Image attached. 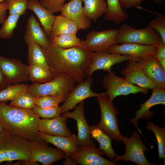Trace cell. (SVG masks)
Listing matches in <instances>:
<instances>
[{
  "label": "cell",
  "instance_id": "cell-21",
  "mask_svg": "<svg viewBox=\"0 0 165 165\" xmlns=\"http://www.w3.org/2000/svg\"><path fill=\"white\" fill-rule=\"evenodd\" d=\"M24 38L27 44L35 43L43 48L50 47L49 39L42 28L38 21L32 15L28 19Z\"/></svg>",
  "mask_w": 165,
  "mask_h": 165
},
{
  "label": "cell",
  "instance_id": "cell-22",
  "mask_svg": "<svg viewBox=\"0 0 165 165\" xmlns=\"http://www.w3.org/2000/svg\"><path fill=\"white\" fill-rule=\"evenodd\" d=\"M66 119L60 115L51 119H40L38 130L49 135L69 137L72 134L67 126Z\"/></svg>",
  "mask_w": 165,
  "mask_h": 165
},
{
  "label": "cell",
  "instance_id": "cell-2",
  "mask_svg": "<svg viewBox=\"0 0 165 165\" xmlns=\"http://www.w3.org/2000/svg\"><path fill=\"white\" fill-rule=\"evenodd\" d=\"M39 119L32 109L14 107L0 101V122L7 130L31 142L45 141L39 133Z\"/></svg>",
  "mask_w": 165,
  "mask_h": 165
},
{
  "label": "cell",
  "instance_id": "cell-1",
  "mask_svg": "<svg viewBox=\"0 0 165 165\" xmlns=\"http://www.w3.org/2000/svg\"><path fill=\"white\" fill-rule=\"evenodd\" d=\"M42 48L50 70L56 75H69L78 84L85 80L95 52L82 46L68 49L51 47Z\"/></svg>",
  "mask_w": 165,
  "mask_h": 165
},
{
  "label": "cell",
  "instance_id": "cell-18",
  "mask_svg": "<svg viewBox=\"0 0 165 165\" xmlns=\"http://www.w3.org/2000/svg\"><path fill=\"white\" fill-rule=\"evenodd\" d=\"M157 46L147 45L130 43L120 45L116 44L110 46L107 52L109 53L125 55L137 58L154 56Z\"/></svg>",
  "mask_w": 165,
  "mask_h": 165
},
{
  "label": "cell",
  "instance_id": "cell-7",
  "mask_svg": "<svg viewBox=\"0 0 165 165\" xmlns=\"http://www.w3.org/2000/svg\"><path fill=\"white\" fill-rule=\"evenodd\" d=\"M121 141L125 144V152L122 155H116L112 161L113 162L116 163L120 160H122L125 162L130 161L138 165L155 164L149 162L146 158L144 152L148 149L143 143L137 130H134L130 138L122 136Z\"/></svg>",
  "mask_w": 165,
  "mask_h": 165
},
{
  "label": "cell",
  "instance_id": "cell-4",
  "mask_svg": "<svg viewBox=\"0 0 165 165\" xmlns=\"http://www.w3.org/2000/svg\"><path fill=\"white\" fill-rule=\"evenodd\" d=\"M76 82L70 75L59 74L47 82H32L27 91L35 97L45 96H59L66 100L69 93L75 87Z\"/></svg>",
  "mask_w": 165,
  "mask_h": 165
},
{
  "label": "cell",
  "instance_id": "cell-30",
  "mask_svg": "<svg viewBox=\"0 0 165 165\" xmlns=\"http://www.w3.org/2000/svg\"><path fill=\"white\" fill-rule=\"evenodd\" d=\"M28 69L29 80L32 82H47L56 75L50 69L40 66L29 65Z\"/></svg>",
  "mask_w": 165,
  "mask_h": 165
},
{
  "label": "cell",
  "instance_id": "cell-40",
  "mask_svg": "<svg viewBox=\"0 0 165 165\" xmlns=\"http://www.w3.org/2000/svg\"><path fill=\"white\" fill-rule=\"evenodd\" d=\"M66 0H40L41 5L53 14L60 12Z\"/></svg>",
  "mask_w": 165,
  "mask_h": 165
},
{
  "label": "cell",
  "instance_id": "cell-14",
  "mask_svg": "<svg viewBox=\"0 0 165 165\" xmlns=\"http://www.w3.org/2000/svg\"><path fill=\"white\" fill-rule=\"evenodd\" d=\"M84 103L82 101L72 112H67L63 113L61 116L67 119L72 118L76 122L78 133L77 141L79 146H89L94 144L90 138L91 127L88 124L84 116Z\"/></svg>",
  "mask_w": 165,
  "mask_h": 165
},
{
  "label": "cell",
  "instance_id": "cell-36",
  "mask_svg": "<svg viewBox=\"0 0 165 165\" xmlns=\"http://www.w3.org/2000/svg\"><path fill=\"white\" fill-rule=\"evenodd\" d=\"M66 99L59 96H45L35 97L36 106L43 108H50L58 106V104L64 102Z\"/></svg>",
  "mask_w": 165,
  "mask_h": 165
},
{
  "label": "cell",
  "instance_id": "cell-41",
  "mask_svg": "<svg viewBox=\"0 0 165 165\" xmlns=\"http://www.w3.org/2000/svg\"><path fill=\"white\" fill-rule=\"evenodd\" d=\"M143 0H119V4L123 9H128L132 7H137ZM156 3L162 4L163 0H152Z\"/></svg>",
  "mask_w": 165,
  "mask_h": 165
},
{
  "label": "cell",
  "instance_id": "cell-8",
  "mask_svg": "<svg viewBox=\"0 0 165 165\" xmlns=\"http://www.w3.org/2000/svg\"><path fill=\"white\" fill-rule=\"evenodd\" d=\"M0 69L6 85H13L30 81L28 66L20 60L0 55Z\"/></svg>",
  "mask_w": 165,
  "mask_h": 165
},
{
  "label": "cell",
  "instance_id": "cell-15",
  "mask_svg": "<svg viewBox=\"0 0 165 165\" xmlns=\"http://www.w3.org/2000/svg\"><path fill=\"white\" fill-rule=\"evenodd\" d=\"M104 154L95 144L89 146H80L77 152L71 158L81 165H117L118 164L101 157Z\"/></svg>",
  "mask_w": 165,
  "mask_h": 165
},
{
  "label": "cell",
  "instance_id": "cell-45",
  "mask_svg": "<svg viewBox=\"0 0 165 165\" xmlns=\"http://www.w3.org/2000/svg\"><path fill=\"white\" fill-rule=\"evenodd\" d=\"M6 87L7 86L4 82L0 69V91L5 89Z\"/></svg>",
  "mask_w": 165,
  "mask_h": 165
},
{
  "label": "cell",
  "instance_id": "cell-39",
  "mask_svg": "<svg viewBox=\"0 0 165 165\" xmlns=\"http://www.w3.org/2000/svg\"><path fill=\"white\" fill-rule=\"evenodd\" d=\"M148 26L159 33L161 38L162 42L165 43V16L159 15L151 21Z\"/></svg>",
  "mask_w": 165,
  "mask_h": 165
},
{
  "label": "cell",
  "instance_id": "cell-3",
  "mask_svg": "<svg viewBox=\"0 0 165 165\" xmlns=\"http://www.w3.org/2000/svg\"><path fill=\"white\" fill-rule=\"evenodd\" d=\"M31 143L7 130L0 133V163L18 160L26 165L31 159Z\"/></svg>",
  "mask_w": 165,
  "mask_h": 165
},
{
  "label": "cell",
  "instance_id": "cell-44",
  "mask_svg": "<svg viewBox=\"0 0 165 165\" xmlns=\"http://www.w3.org/2000/svg\"><path fill=\"white\" fill-rule=\"evenodd\" d=\"M65 160L62 162L64 165H76L77 163L73 160L71 157L65 156Z\"/></svg>",
  "mask_w": 165,
  "mask_h": 165
},
{
  "label": "cell",
  "instance_id": "cell-12",
  "mask_svg": "<svg viewBox=\"0 0 165 165\" xmlns=\"http://www.w3.org/2000/svg\"><path fill=\"white\" fill-rule=\"evenodd\" d=\"M46 141L31 143V159L26 165L37 162L43 165H51L64 158L65 154L61 149L48 147Z\"/></svg>",
  "mask_w": 165,
  "mask_h": 165
},
{
  "label": "cell",
  "instance_id": "cell-9",
  "mask_svg": "<svg viewBox=\"0 0 165 165\" xmlns=\"http://www.w3.org/2000/svg\"><path fill=\"white\" fill-rule=\"evenodd\" d=\"M102 84L107 90L108 98L112 101L119 96H126L139 92L146 95L148 92V90L129 82L125 78L117 76L112 71L103 78Z\"/></svg>",
  "mask_w": 165,
  "mask_h": 165
},
{
  "label": "cell",
  "instance_id": "cell-46",
  "mask_svg": "<svg viewBox=\"0 0 165 165\" xmlns=\"http://www.w3.org/2000/svg\"><path fill=\"white\" fill-rule=\"evenodd\" d=\"M157 59L161 67L165 71V59Z\"/></svg>",
  "mask_w": 165,
  "mask_h": 165
},
{
  "label": "cell",
  "instance_id": "cell-13",
  "mask_svg": "<svg viewBox=\"0 0 165 165\" xmlns=\"http://www.w3.org/2000/svg\"><path fill=\"white\" fill-rule=\"evenodd\" d=\"M125 55L111 53L107 52H95L86 73V77H91L93 73L98 70H102L108 73L112 71V67L117 63L136 59Z\"/></svg>",
  "mask_w": 165,
  "mask_h": 165
},
{
  "label": "cell",
  "instance_id": "cell-42",
  "mask_svg": "<svg viewBox=\"0 0 165 165\" xmlns=\"http://www.w3.org/2000/svg\"><path fill=\"white\" fill-rule=\"evenodd\" d=\"M154 56L157 59H165V43L161 42L157 46Z\"/></svg>",
  "mask_w": 165,
  "mask_h": 165
},
{
  "label": "cell",
  "instance_id": "cell-25",
  "mask_svg": "<svg viewBox=\"0 0 165 165\" xmlns=\"http://www.w3.org/2000/svg\"><path fill=\"white\" fill-rule=\"evenodd\" d=\"M90 135L98 142L100 149L108 159L112 161L117 155L113 149L112 144V139L105 134L97 126L93 125L90 126Z\"/></svg>",
  "mask_w": 165,
  "mask_h": 165
},
{
  "label": "cell",
  "instance_id": "cell-17",
  "mask_svg": "<svg viewBox=\"0 0 165 165\" xmlns=\"http://www.w3.org/2000/svg\"><path fill=\"white\" fill-rule=\"evenodd\" d=\"M82 0H71L64 4L60 12L61 14L74 22L79 30H85L91 26V20L85 14Z\"/></svg>",
  "mask_w": 165,
  "mask_h": 165
},
{
  "label": "cell",
  "instance_id": "cell-34",
  "mask_svg": "<svg viewBox=\"0 0 165 165\" xmlns=\"http://www.w3.org/2000/svg\"><path fill=\"white\" fill-rule=\"evenodd\" d=\"M30 85L24 83L13 85H8L0 91V101H11L20 94L27 90Z\"/></svg>",
  "mask_w": 165,
  "mask_h": 165
},
{
  "label": "cell",
  "instance_id": "cell-11",
  "mask_svg": "<svg viewBox=\"0 0 165 165\" xmlns=\"http://www.w3.org/2000/svg\"><path fill=\"white\" fill-rule=\"evenodd\" d=\"M93 81V79L91 77H87L83 82L75 86L69 94L64 103L60 107L61 114L75 109L78 104L87 98L97 97H108L106 92L97 93L91 90V87Z\"/></svg>",
  "mask_w": 165,
  "mask_h": 165
},
{
  "label": "cell",
  "instance_id": "cell-20",
  "mask_svg": "<svg viewBox=\"0 0 165 165\" xmlns=\"http://www.w3.org/2000/svg\"><path fill=\"white\" fill-rule=\"evenodd\" d=\"M136 59L127 61L126 67L121 70L122 75L129 82L146 90L155 88L153 83L145 75Z\"/></svg>",
  "mask_w": 165,
  "mask_h": 165
},
{
  "label": "cell",
  "instance_id": "cell-10",
  "mask_svg": "<svg viewBox=\"0 0 165 165\" xmlns=\"http://www.w3.org/2000/svg\"><path fill=\"white\" fill-rule=\"evenodd\" d=\"M118 29H110L101 31L92 30L82 41L81 46L94 52H105L112 45L117 44Z\"/></svg>",
  "mask_w": 165,
  "mask_h": 165
},
{
  "label": "cell",
  "instance_id": "cell-33",
  "mask_svg": "<svg viewBox=\"0 0 165 165\" xmlns=\"http://www.w3.org/2000/svg\"><path fill=\"white\" fill-rule=\"evenodd\" d=\"M35 97L28 91L17 95L11 101L9 105L21 108L32 109L35 106Z\"/></svg>",
  "mask_w": 165,
  "mask_h": 165
},
{
  "label": "cell",
  "instance_id": "cell-16",
  "mask_svg": "<svg viewBox=\"0 0 165 165\" xmlns=\"http://www.w3.org/2000/svg\"><path fill=\"white\" fill-rule=\"evenodd\" d=\"M136 61L145 75L155 88L165 89V71L154 56L137 58Z\"/></svg>",
  "mask_w": 165,
  "mask_h": 165
},
{
  "label": "cell",
  "instance_id": "cell-29",
  "mask_svg": "<svg viewBox=\"0 0 165 165\" xmlns=\"http://www.w3.org/2000/svg\"><path fill=\"white\" fill-rule=\"evenodd\" d=\"M50 47L68 49L81 46L82 41L76 34H62L50 38Z\"/></svg>",
  "mask_w": 165,
  "mask_h": 165
},
{
  "label": "cell",
  "instance_id": "cell-5",
  "mask_svg": "<svg viewBox=\"0 0 165 165\" xmlns=\"http://www.w3.org/2000/svg\"><path fill=\"white\" fill-rule=\"evenodd\" d=\"M96 97L101 112V118L97 126L112 140L121 142L122 136L119 127L118 112L113 101L106 97Z\"/></svg>",
  "mask_w": 165,
  "mask_h": 165
},
{
  "label": "cell",
  "instance_id": "cell-47",
  "mask_svg": "<svg viewBox=\"0 0 165 165\" xmlns=\"http://www.w3.org/2000/svg\"><path fill=\"white\" fill-rule=\"evenodd\" d=\"M7 130L4 126L0 122V133Z\"/></svg>",
  "mask_w": 165,
  "mask_h": 165
},
{
  "label": "cell",
  "instance_id": "cell-28",
  "mask_svg": "<svg viewBox=\"0 0 165 165\" xmlns=\"http://www.w3.org/2000/svg\"><path fill=\"white\" fill-rule=\"evenodd\" d=\"M107 10L104 17L105 20L120 24L128 17V14L121 7L119 0H106Z\"/></svg>",
  "mask_w": 165,
  "mask_h": 165
},
{
  "label": "cell",
  "instance_id": "cell-26",
  "mask_svg": "<svg viewBox=\"0 0 165 165\" xmlns=\"http://www.w3.org/2000/svg\"><path fill=\"white\" fill-rule=\"evenodd\" d=\"M79 30L76 24L61 14L56 16L50 38L62 34H76Z\"/></svg>",
  "mask_w": 165,
  "mask_h": 165
},
{
  "label": "cell",
  "instance_id": "cell-37",
  "mask_svg": "<svg viewBox=\"0 0 165 165\" xmlns=\"http://www.w3.org/2000/svg\"><path fill=\"white\" fill-rule=\"evenodd\" d=\"M7 3L9 15L17 14L20 16L26 14L28 0H6Z\"/></svg>",
  "mask_w": 165,
  "mask_h": 165
},
{
  "label": "cell",
  "instance_id": "cell-48",
  "mask_svg": "<svg viewBox=\"0 0 165 165\" xmlns=\"http://www.w3.org/2000/svg\"><path fill=\"white\" fill-rule=\"evenodd\" d=\"M5 0H0V3L4 2Z\"/></svg>",
  "mask_w": 165,
  "mask_h": 165
},
{
  "label": "cell",
  "instance_id": "cell-24",
  "mask_svg": "<svg viewBox=\"0 0 165 165\" xmlns=\"http://www.w3.org/2000/svg\"><path fill=\"white\" fill-rule=\"evenodd\" d=\"M27 8L36 15L43 28L45 34L50 38L56 16L44 8L38 0H28Z\"/></svg>",
  "mask_w": 165,
  "mask_h": 165
},
{
  "label": "cell",
  "instance_id": "cell-43",
  "mask_svg": "<svg viewBox=\"0 0 165 165\" xmlns=\"http://www.w3.org/2000/svg\"><path fill=\"white\" fill-rule=\"evenodd\" d=\"M7 8V3L6 0L0 3V24H2L6 18Z\"/></svg>",
  "mask_w": 165,
  "mask_h": 165
},
{
  "label": "cell",
  "instance_id": "cell-27",
  "mask_svg": "<svg viewBox=\"0 0 165 165\" xmlns=\"http://www.w3.org/2000/svg\"><path fill=\"white\" fill-rule=\"evenodd\" d=\"M85 14L91 20L96 22L106 13L107 6L104 0H82Z\"/></svg>",
  "mask_w": 165,
  "mask_h": 165
},
{
  "label": "cell",
  "instance_id": "cell-23",
  "mask_svg": "<svg viewBox=\"0 0 165 165\" xmlns=\"http://www.w3.org/2000/svg\"><path fill=\"white\" fill-rule=\"evenodd\" d=\"M39 133L46 143L51 144L62 150L66 156L71 157L78 149L77 136L75 134L65 137L49 135L39 131Z\"/></svg>",
  "mask_w": 165,
  "mask_h": 165
},
{
  "label": "cell",
  "instance_id": "cell-31",
  "mask_svg": "<svg viewBox=\"0 0 165 165\" xmlns=\"http://www.w3.org/2000/svg\"><path fill=\"white\" fill-rule=\"evenodd\" d=\"M27 44L29 64L40 66L50 69L42 48L35 43H31Z\"/></svg>",
  "mask_w": 165,
  "mask_h": 165
},
{
  "label": "cell",
  "instance_id": "cell-35",
  "mask_svg": "<svg viewBox=\"0 0 165 165\" xmlns=\"http://www.w3.org/2000/svg\"><path fill=\"white\" fill-rule=\"evenodd\" d=\"M20 16L17 14L9 15L0 29V38L7 39L12 37Z\"/></svg>",
  "mask_w": 165,
  "mask_h": 165
},
{
  "label": "cell",
  "instance_id": "cell-38",
  "mask_svg": "<svg viewBox=\"0 0 165 165\" xmlns=\"http://www.w3.org/2000/svg\"><path fill=\"white\" fill-rule=\"evenodd\" d=\"M32 110L38 118L44 119L55 118L61 114L60 107L59 106L50 108H43L35 106Z\"/></svg>",
  "mask_w": 165,
  "mask_h": 165
},
{
  "label": "cell",
  "instance_id": "cell-19",
  "mask_svg": "<svg viewBox=\"0 0 165 165\" xmlns=\"http://www.w3.org/2000/svg\"><path fill=\"white\" fill-rule=\"evenodd\" d=\"M152 93L150 98L140 105L141 108L135 112L134 118H130V122L137 127L139 133H142L138 127V122L139 119L151 118L155 111H150V109L155 105L162 104L165 105V89L155 88L152 90Z\"/></svg>",
  "mask_w": 165,
  "mask_h": 165
},
{
  "label": "cell",
  "instance_id": "cell-32",
  "mask_svg": "<svg viewBox=\"0 0 165 165\" xmlns=\"http://www.w3.org/2000/svg\"><path fill=\"white\" fill-rule=\"evenodd\" d=\"M147 129L153 132L156 138L158 144L159 159L163 160V165L165 164V128L160 127L149 121L147 123Z\"/></svg>",
  "mask_w": 165,
  "mask_h": 165
},
{
  "label": "cell",
  "instance_id": "cell-6",
  "mask_svg": "<svg viewBox=\"0 0 165 165\" xmlns=\"http://www.w3.org/2000/svg\"><path fill=\"white\" fill-rule=\"evenodd\" d=\"M116 42L117 43H130L157 46L162 42V39L156 30L148 26L138 29L124 24L118 29Z\"/></svg>",
  "mask_w": 165,
  "mask_h": 165
}]
</instances>
